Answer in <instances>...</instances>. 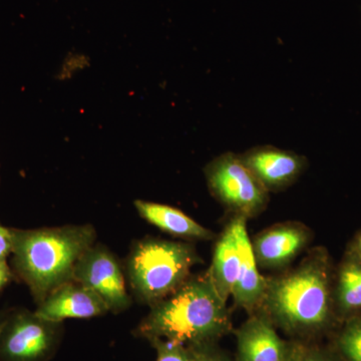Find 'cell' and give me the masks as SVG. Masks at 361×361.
<instances>
[{
    "mask_svg": "<svg viewBox=\"0 0 361 361\" xmlns=\"http://www.w3.org/2000/svg\"><path fill=\"white\" fill-rule=\"evenodd\" d=\"M240 361H293L298 345L278 336L269 318L253 315L237 331Z\"/></svg>",
    "mask_w": 361,
    "mask_h": 361,
    "instance_id": "11",
    "label": "cell"
},
{
    "mask_svg": "<svg viewBox=\"0 0 361 361\" xmlns=\"http://www.w3.org/2000/svg\"><path fill=\"white\" fill-rule=\"evenodd\" d=\"M199 262L191 244L145 240L130 252L127 264L130 283L142 302L155 305L177 290Z\"/></svg>",
    "mask_w": 361,
    "mask_h": 361,
    "instance_id": "4",
    "label": "cell"
},
{
    "mask_svg": "<svg viewBox=\"0 0 361 361\" xmlns=\"http://www.w3.org/2000/svg\"><path fill=\"white\" fill-rule=\"evenodd\" d=\"M59 323L26 310L7 313L0 326V361H45L54 353Z\"/></svg>",
    "mask_w": 361,
    "mask_h": 361,
    "instance_id": "6",
    "label": "cell"
},
{
    "mask_svg": "<svg viewBox=\"0 0 361 361\" xmlns=\"http://www.w3.org/2000/svg\"><path fill=\"white\" fill-rule=\"evenodd\" d=\"M330 266L322 250L312 252L295 269L266 279L262 306L267 317L293 334L324 329L331 317Z\"/></svg>",
    "mask_w": 361,
    "mask_h": 361,
    "instance_id": "3",
    "label": "cell"
},
{
    "mask_svg": "<svg viewBox=\"0 0 361 361\" xmlns=\"http://www.w3.org/2000/svg\"><path fill=\"white\" fill-rule=\"evenodd\" d=\"M13 272L6 260H0V291L11 282Z\"/></svg>",
    "mask_w": 361,
    "mask_h": 361,
    "instance_id": "21",
    "label": "cell"
},
{
    "mask_svg": "<svg viewBox=\"0 0 361 361\" xmlns=\"http://www.w3.org/2000/svg\"><path fill=\"white\" fill-rule=\"evenodd\" d=\"M341 355L348 361H361V316L348 322L337 341Z\"/></svg>",
    "mask_w": 361,
    "mask_h": 361,
    "instance_id": "16",
    "label": "cell"
},
{
    "mask_svg": "<svg viewBox=\"0 0 361 361\" xmlns=\"http://www.w3.org/2000/svg\"><path fill=\"white\" fill-rule=\"evenodd\" d=\"M73 280L101 297L109 310L129 307L130 297L118 261L102 246L90 247L75 265Z\"/></svg>",
    "mask_w": 361,
    "mask_h": 361,
    "instance_id": "7",
    "label": "cell"
},
{
    "mask_svg": "<svg viewBox=\"0 0 361 361\" xmlns=\"http://www.w3.org/2000/svg\"><path fill=\"white\" fill-rule=\"evenodd\" d=\"M11 230L14 269L39 304L73 280L78 260L96 240L90 225Z\"/></svg>",
    "mask_w": 361,
    "mask_h": 361,
    "instance_id": "2",
    "label": "cell"
},
{
    "mask_svg": "<svg viewBox=\"0 0 361 361\" xmlns=\"http://www.w3.org/2000/svg\"><path fill=\"white\" fill-rule=\"evenodd\" d=\"M135 206L142 218L169 234L191 240L214 238V233L211 230L203 227L174 207L141 200L135 201Z\"/></svg>",
    "mask_w": 361,
    "mask_h": 361,
    "instance_id": "14",
    "label": "cell"
},
{
    "mask_svg": "<svg viewBox=\"0 0 361 361\" xmlns=\"http://www.w3.org/2000/svg\"><path fill=\"white\" fill-rule=\"evenodd\" d=\"M336 300L343 313L361 310V261L355 255L339 271Z\"/></svg>",
    "mask_w": 361,
    "mask_h": 361,
    "instance_id": "15",
    "label": "cell"
},
{
    "mask_svg": "<svg viewBox=\"0 0 361 361\" xmlns=\"http://www.w3.org/2000/svg\"><path fill=\"white\" fill-rule=\"evenodd\" d=\"M299 348H300V346H299V348H298V350H297V353H296V355H295V358H294V360H293V361H295V360H296L297 355H298Z\"/></svg>",
    "mask_w": 361,
    "mask_h": 361,
    "instance_id": "24",
    "label": "cell"
},
{
    "mask_svg": "<svg viewBox=\"0 0 361 361\" xmlns=\"http://www.w3.org/2000/svg\"><path fill=\"white\" fill-rule=\"evenodd\" d=\"M295 361H336L331 356L322 351L305 349L302 346L299 348Z\"/></svg>",
    "mask_w": 361,
    "mask_h": 361,
    "instance_id": "19",
    "label": "cell"
},
{
    "mask_svg": "<svg viewBox=\"0 0 361 361\" xmlns=\"http://www.w3.org/2000/svg\"><path fill=\"white\" fill-rule=\"evenodd\" d=\"M240 250L234 219L230 220L218 239L208 276L223 300L232 296L240 270Z\"/></svg>",
    "mask_w": 361,
    "mask_h": 361,
    "instance_id": "13",
    "label": "cell"
},
{
    "mask_svg": "<svg viewBox=\"0 0 361 361\" xmlns=\"http://www.w3.org/2000/svg\"><path fill=\"white\" fill-rule=\"evenodd\" d=\"M7 311H0V326H1L2 322H4L7 315Z\"/></svg>",
    "mask_w": 361,
    "mask_h": 361,
    "instance_id": "23",
    "label": "cell"
},
{
    "mask_svg": "<svg viewBox=\"0 0 361 361\" xmlns=\"http://www.w3.org/2000/svg\"><path fill=\"white\" fill-rule=\"evenodd\" d=\"M310 232L299 223H282L259 233L251 241L258 267L281 269L307 246Z\"/></svg>",
    "mask_w": 361,
    "mask_h": 361,
    "instance_id": "9",
    "label": "cell"
},
{
    "mask_svg": "<svg viewBox=\"0 0 361 361\" xmlns=\"http://www.w3.org/2000/svg\"><path fill=\"white\" fill-rule=\"evenodd\" d=\"M195 361H229L215 353H208L202 348H193Z\"/></svg>",
    "mask_w": 361,
    "mask_h": 361,
    "instance_id": "20",
    "label": "cell"
},
{
    "mask_svg": "<svg viewBox=\"0 0 361 361\" xmlns=\"http://www.w3.org/2000/svg\"><path fill=\"white\" fill-rule=\"evenodd\" d=\"M355 255L361 261V234L356 239Z\"/></svg>",
    "mask_w": 361,
    "mask_h": 361,
    "instance_id": "22",
    "label": "cell"
},
{
    "mask_svg": "<svg viewBox=\"0 0 361 361\" xmlns=\"http://www.w3.org/2000/svg\"><path fill=\"white\" fill-rule=\"evenodd\" d=\"M240 157L268 192L291 186L307 166L305 157L273 146L254 147Z\"/></svg>",
    "mask_w": 361,
    "mask_h": 361,
    "instance_id": "8",
    "label": "cell"
},
{
    "mask_svg": "<svg viewBox=\"0 0 361 361\" xmlns=\"http://www.w3.org/2000/svg\"><path fill=\"white\" fill-rule=\"evenodd\" d=\"M157 349L156 361H195L193 350L175 342L154 339Z\"/></svg>",
    "mask_w": 361,
    "mask_h": 361,
    "instance_id": "17",
    "label": "cell"
},
{
    "mask_svg": "<svg viewBox=\"0 0 361 361\" xmlns=\"http://www.w3.org/2000/svg\"><path fill=\"white\" fill-rule=\"evenodd\" d=\"M205 174L211 193L234 215L248 219L267 206L269 192L240 155L231 152L222 154L207 166Z\"/></svg>",
    "mask_w": 361,
    "mask_h": 361,
    "instance_id": "5",
    "label": "cell"
},
{
    "mask_svg": "<svg viewBox=\"0 0 361 361\" xmlns=\"http://www.w3.org/2000/svg\"><path fill=\"white\" fill-rule=\"evenodd\" d=\"M208 273L187 279L171 295L153 305L140 326L149 339L204 348L230 329V315Z\"/></svg>",
    "mask_w": 361,
    "mask_h": 361,
    "instance_id": "1",
    "label": "cell"
},
{
    "mask_svg": "<svg viewBox=\"0 0 361 361\" xmlns=\"http://www.w3.org/2000/svg\"><path fill=\"white\" fill-rule=\"evenodd\" d=\"M109 308L101 297L75 280L61 285L39 304L35 314L47 322L61 323L68 318H92L106 314Z\"/></svg>",
    "mask_w": 361,
    "mask_h": 361,
    "instance_id": "10",
    "label": "cell"
},
{
    "mask_svg": "<svg viewBox=\"0 0 361 361\" xmlns=\"http://www.w3.org/2000/svg\"><path fill=\"white\" fill-rule=\"evenodd\" d=\"M233 219L236 227L241 261H240L238 279L233 290L232 297L239 307L252 312L262 304L265 294L266 279L259 272L251 240L247 232L246 218L243 216L234 215Z\"/></svg>",
    "mask_w": 361,
    "mask_h": 361,
    "instance_id": "12",
    "label": "cell"
},
{
    "mask_svg": "<svg viewBox=\"0 0 361 361\" xmlns=\"http://www.w3.org/2000/svg\"><path fill=\"white\" fill-rule=\"evenodd\" d=\"M13 230L0 225V260H6L13 253Z\"/></svg>",
    "mask_w": 361,
    "mask_h": 361,
    "instance_id": "18",
    "label": "cell"
}]
</instances>
